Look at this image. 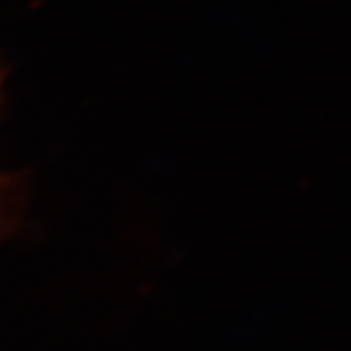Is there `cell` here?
Wrapping results in <instances>:
<instances>
[{"label": "cell", "mask_w": 351, "mask_h": 351, "mask_svg": "<svg viewBox=\"0 0 351 351\" xmlns=\"http://www.w3.org/2000/svg\"><path fill=\"white\" fill-rule=\"evenodd\" d=\"M3 85H5V70L0 68V106H3ZM17 182L11 176L0 173V235H5L17 216Z\"/></svg>", "instance_id": "cell-1"}]
</instances>
